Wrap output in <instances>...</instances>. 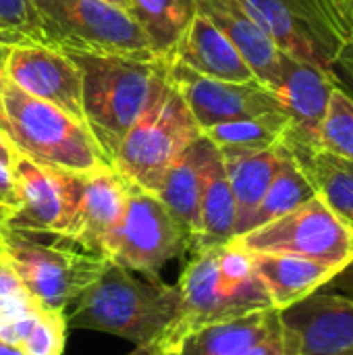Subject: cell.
Here are the masks:
<instances>
[{"instance_id": "cell-5", "label": "cell", "mask_w": 353, "mask_h": 355, "mask_svg": "<svg viewBox=\"0 0 353 355\" xmlns=\"http://www.w3.org/2000/svg\"><path fill=\"white\" fill-rule=\"evenodd\" d=\"M42 42L58 50L156 58L131 15L104 0H29Z\"/></svg>"}, {"instance_id": "cell-3", "label": "cell", "mask_w": 353, "mask_h": 355, "mask_svg": "<svg viewBox=\"0 0 353 355\" xmlns=\"http://www.w3.org/2000/svg\"><path fill=\"white\" fill-rule=\"evenodd\" d=\"M177 289L181 293V312L164 337L273 308L254 270L252 254L235 239L196 252Z\"/></svg>"}, {"instance_id": "cell-4", "label": "cell", "mask_w": 353, "mask_h": 355, "mask_svg": "<svg viewBox=\"0 0 353 355\" xmlns=\"http://www.w3.org/2000/svg\"><path fill=\"white\" fill-rule=\"evenodd\" d=\"M0 133L17 154L44 166L77 175L110 166L85 123L25 94L6 77L0 89Z\"/></svg>"}, {"instance_id": "cell-8", "label": "cell", "mask_w": 353, "mask_h": 355, "mask_svg": "<svg viewBox=\"0 0 353 355\" xmlns=\"http://www.w3.org/2000/svg\"><path fill=\"white\" fill-rule=\"evenodd\" d=\"M202 129L191 116L179 92L169 89L133 125L117 148L110 166L131 185L156 193L177 156L198 137Z\"/></svg>"}, {"instance_id": "cell-19", "label": "cell", "mask_w": 353, "mask_h": 355, "mask_svg": "<svg viewBox=\"0 0 353 355\" xmlns=\"http://www.w3.org/2000/svg\"><path fill=\"white\" fill-rule=\"evenodd\" d=\"M166 62H181L191 71L233 83L258 81L241 52L206 17L196 15Z\"/></svg>"}, {"instance_id": "cell-22", "label": "cell", "mask_w": 353, "mask_h": 355, "mask_svg": "<svg viewBox=\"0 0 353 355\" xmlns=\"http://www.w3.org/2000/svg\"><path fill=\"white\" fill-rule=\"evenodd\" d=\"M298 162L314 193L353 233V162L314 146L281 139Z\"/></svg>"}, {"instance_id": "cell-41", "label": "cell", "mask_w": 353, "mask_h": 355, "mask_svg": "<svg viewBox=\"0 0 353 355\" xmlns=\"http://www.w3.org/2000/svg\"><path fill=\"white\" fill-rule=\"evenodd\" d=\"M0 42H4V40H2V33H0Z\"/></svg>"}, {"instance_id": "cell-9", "label": "cell", "mask_w": 353, "mask_h": 355, "mask_svg": "<svg viewBox=\"0 0 353 355\" xmlns=\"http://www.w3.org/2000/svg\"><path fill=\"white\" fill-rule=\"evenodd\" d=\"M235 241L252 254H293L337 272L353 260V233L318 196Z\"/></svg>"}, {"instance_id": "cell-29", "label": "cell", "mask_w": 353, "mask_h": 355, "mask_svg": "<svg viewBox=\"0 0 353 355\" xmlns=\"http://www.w3.org/2000/svg\"><path fill=\"white\" fill-rule=\"evenodd\" d=\"M67 329V314L62 310L37 308L19 349L23 355H62Z\"/></svg>"}, {"instance_id": "cell-25", "label": "cell", "mask_w": 353, "mask_h": 355, "mask_svg": "<svg viewBox=\"0 0 353 355\" xmlns=\"http://www.w3.org/2000/svg\"><path fill=\"white\" fill-rule=\"evenodd\" d=\"M127 12L144 31L156 58L166 60L198 15L196 0H129Z\"/></svg>"}, {"instance_id": "cell-13", "label": "cell", "mask_w": 353, "mask_h": 355, "mask_svg": "<svg viewBox=\"0 0 353 355\" xmlns=\"http://www.w3.org/2000/svg\"><path fill=\"white\" fill-rule=\"evenodd\" d=\"M285 355H353V302L318 289L277 310Z\"/></svg>"}, {"instance_id": "cell-24", "label": "cell", "mask_w": 353, "mask_h": 355, "mask_svg": "<svg viewBox=\"0 0 353 355\" xmlns=\"http://www.w3.org/2000/svg\"><path fill=\"white\" fill-rule=\"evenodd\" d=\"M235 200V239L248 233L250 223L281 164V144L239 156H223Z\"/></svg>"}, {"instance_id": "cell-7", "label": "cell", "mask_w": 353, "mask_h": 355, "mask_svg": "<svg viewBox=\"0 0 353 355\" xmlns=\"http://www.w3.org/2000/svg\"><path fill=\"white\" fill-rule=\"evenodd\" d=\"M275 46L327 73L353 35L350 0H246Z\"/></svg>"}, {"instance_id": "cell-38", "label": "cell", "mask_w": 353, "mask_h": 355, "mask_svg": "<svg viewBox=\"0 0 353 355\" xmlns=\"http://www.w3.org/2000/svg\"><path fill=\"white\" fill-rule=\"evenodd\" d=\"M125 355H154V352H152V347H141V345H137L133 352H129V354Z\"/></svg>"}, {"instance_id": "cell-21", "label": "cell", "mask_w": 353, "mask_h": 355, "mask_svg": "<svg viewBox=\"0 0 353 355\" xmlns=\"http://www.w3.org/2000/svg\"><path fill=\"white\" fill-rule=\"evenodd\" d=\"M252 254V252H250ZM254 270L275 310L289 308L322 289L335 275L331 266L293 254H252Z\"/></svg>"}, {"instance_id": "cell-39", "label": "cell", "mask_w": 353, "mask_h": 355, "mask_svg": "<svg viewBox=\"0 0 353 355\" xmlns=\"http://www.w3.org/2000/svg\"><path fill=\"white\" fill-rule=\"evenodd\" d=\"M104 2H108V4H112V6H119V8L127 10V2H129V0H104Z\"/></svg>"}, {"instance_id": "cell-2", "label": "cell", "mask_w": 353, "mask_h": 355, "mask_svg": "<svg viewBox=\"0 0 353 355\" xmlns=\"http://www.w3.org/2000/svg\"><path fill=\"white\" fill-rule=\"evenodd\" d=\"M179 312L177 285H166L158 277L141 281L131 270L108 262L98 281L73 302L67 327L112 333L135 345L154 347L175 324Z\"/></svg>"}, {"instance_id": "cell-1", "label": "cell", "mask_w": 353, "mask_h": 355, "mask_svg": "<svg viewBox=\"0 0 353 355\" xmlns=\"http://www.w3.org/2000/svg\"><path fill=\"white\" fill-rule=\"evenodd\" d=\"M64 52L81 71L85 125L110 162L125 135L169 89V64L160 58Z\"/></svg>"}, {"instance_id": "cell-35", "label": "cell", "mask_w": 353, "mask_h": 355, "mask_svg": "<svg viewBox=\"0 0 353 355\" xmlns=\"http://www.w3.org/2000/svg\"><path fill=\"white\" fill-rule=\"evenodd\" d=\"M243 355H285L283 354V345H281L279 327L270 335H266L258 345H254L250 352H246Z\"/></svg>"}, {"instance_id": "cell-37", "label": "cell", "mask_w": 353, "mask_h": 355, "mask_svg": "<svg viewBox=\"0 0 353 355\" xmlns=\"http://www.w3.org/2000/svg\"><path fill=\"white\" fill-rule=\"evenodd\" d=\"M0 355H23V352L19 347H12V345L0 341Z\"/></svg>"}, {"instance_id": "cell-11", "label": "cell", "mask_w": 353, "mask_h": 355, "mask_svg": "<svg viewBox=\"0 0 353 355\" xmlns=\"http://www.w3.org/2000/svg\"><path fill=\"white\" fill-rule=\"evenodd\" d=\"M12 173L19 210L8 220V227L73 243L83 175L37 164L21 154L15 158Z\"/></svg>"}, {"instance_id": "cell-27", "label": "cell", "mask_w": 353, "mask_h": 355, "mask_svg": "<svg viewBox=\"0 0 353 355\" xmlns=\"http://www.w3.org/2000/svg\"><path fill=\"white\" fill-rule=\"evenodd\" d=\"M314 196H316L314 187L310 185V181L298 166V162L291 158L287 148L281 144V164H279L248 231L258 229V227L291 212L293 208L302 206L304 202L312 200Z\"/></svg>"}, {"instance_id": "cell-36", "label": "cell", "mask_w": 353, "mask_h": 355, "mask_svg": "<svg viewBox=\"0 0 353 355\" xmlns=\"http://www.w3.org/2000/svg\"><path fill=\"white\" fill-rule=\"evenodd\" d=\"M6 54H8V44L0 42V89H2V83H4V60H6Z\"/></svg>"}, {"instance_id": "cell-14", "label": "cell", "mask_w": 353, "mask_h": 355, "mask_svg": "<svg viewBox=\"0 0 353 355\" xmlns=\"http://www.w3.org/2000/svg\"><path fill=\"white\" fill-rule=\"evenodd\" d=\"M4 77L25 94L85 123L81 71L64 50L37 42L12 44L4 60Z\"/></svg>"}, {"instance_id": "cell-10", "label": "cell", "mask_w": 353, "mask_h": 355, "mask_svg": "<svg viewBox=\"0 0 353 355\" xmlns=\"http://www.w3.org/2000/svg\"><path fill=\"white\" fill-rule=\"evenodd\" d=\"M189 250V235L169 208L141 187L127 183V208L110 262L144 277H158L162 266Z\"/></svg>"}, {"instance_id": "cell-16", "label": "cell", "mask_w": 353, "mask_h": 355, "mask_svg": "<svg viewBox=\"0 0 353 355\" xmlns=\"http://www.w3.org/2000/svg\"><path fill=\"white\" fill-rule=\"evenodd\" d=\"M125 208L127 181L112 166L83 175L73 243L81 245L83 252L92 256L110 260Z\"/></svg>"}, {"instance_id": "cell-31", "label": "cell", "mask_w": 353, "mask_h": 355, "mask_svg": "<svg viewBox=\"0 0 353 355\" xmlns=\"http://www.w3.org/2000/svg\"><path fill=\"white\" fill-rule=\"evenodd\" d=\"M15 158H17V150L0 133V218H4L6 223L19 210V193L12 173Z\"/></svg>"}, {"instance_id": "cell-40", "label": "cell", "mask_w": 353, "mask_h": 355, "mask_svg": "<svg viewBox=\"0 0 353 355\" xmlns=\"http://www.w3.org/2000/svg\"><path fill=\"white\" fill-rule=\"evenodd\" d=\"M4 225H6V220H4V218H0V233H2V229H4Z\"/></svg>"}, {"instance_id": "cell-42", "label": "cell", "mask_w": 353, "mask_h": 355, "mask_svg": "<svg viewBox=\"0 0 353 355\" xmlns=\"http://www.w3.org/2000/svg\"><path fill=\"white\" fill-rule=\"evenodd\" d=\"M350 4H352V6H353V0H350Z\"/></svg>"}, {"instance_id": "cell-26", "label": "cell", "mask_w": 353, "mask_h": 355, "mask_svg": "<svg viewBox=\"0 0 353 355\" xmlns=\"http://www.w3.org/2000/svg\"><path fill=\"white\" fill-rule=\"evenodd\" d=\"M289 125L291 121L287 112H273L256 119L214 125L206 129L204 135L218 148L223 156H239L262 152L281 144Z\"/></svg>"}, {"instance_id": "cell-30", "label": "cell", "mask_w": 353, "mask_h": 355, "mask_svg": "<svg viewBox=\"0 0 353 355\" xmlns=\"http://www.w3.org/2000/svg\"><path fill=\"white\" fill-rule=\"evenodd\" d=\"M0 33L8 46L23 42L44 44L29 0H0Z\"/></svg>"}, {"instance_id": "cell-34", "label": "cell", "mask_w": 353, "mask_h": 355, "mask_svg": "<svg viewBox=\"0 0 353 355\" xmlns=\"http://www.w3.org/2000/svg\"><path fill=\"white\" fill-rule=\"evenodd\" d=\"M322 289L339 293V295H343V297H347V300L353 302V260L347 266H343Z\"/></svg>"}, {"instance_id": "cell-6", "label": "cell", "mask_w": 353, "mask_h": 355, "mask_svg": "<svg viewBox=\"0 0 353 355\" xmlns=\"http://www.w3.org/2000/svg\"><path fill=\"white\" fill-rule=\"evenodd\" d=\"M67 243L62 239L42 243L31 233L10 229L8 223L0 233V252L40 308L64 312L110 262L87 252H75Z\"/></svg>"}, {"instance_id": "cell-15", "label": "cell", "mask_w": 353, "mask_h": 355, "mask_svg": "<svg viewBox=\"0 0 353 355\" xmlns=\"http://www.w3.org/2000/svg\"><path fill=\"white\" fill-rule=\"evenodd\" d=\"M335 85L331 73L281 52L279 75L270 89L291 121L283 139L318 148V129Z\"/></svg>"}, {"instance_id": "cell-23", "label": "cell", "mask_w": 353, "mask_h": 355, "mask_svg": "<svg viewBox=\"0 0 353 355\" xmlns=\"http://www.w3.org/2000/svg\"><path fill=\"white\" fill-rule=\"evenodd\" d=\"M200 218L202 231L196 252L216 248L235 239V200L223 154L210 139L202 162Z\"/></svg>"}, {"instance_id": "cell-12", "label": "cell", "mask_w": 353, "mask_h": 355, "mask_svg": "<svg viewBox=\"0 0 353 355\" xmlns=\"http://www.w3.org/2000/svg\"><path fill=\"white\" fill-rule=\"evenodd\" d=\"M169 64V81L187 104L202 133L214 125L285 112L279 96L260 81L233 83L204 77L181 62Z\"/></svg>"}, {"instance_id": "cell-28", "label": "cell", "mask_w": 353, "mask_h": 355, "mask_svg": "<svg viewBox=\"0 0 353 355\" xmlns=\"http://www.w3.org/2000/svg\"><path fill=\"white\" fill-rule=\"evenodd\" d=\"M318 148L353 162V98L339 85L331 92L318 129Z\"/></svg>"}, {"instance_id": "cell-17", "label": "cell", "mask_w": 353, "mask_h": 355, "mask_svg": "<svg viewBox=\"0 0 353 355\" xmlns=\"http://www.w3.org/2000/svg\"><path fill=\"white\" fill-rule=\"evenodd\" d=\"M279 327L277 310H260L233 320L204 324L162 337L154 355H243Z\"/></svg>"}, {"instance_id": "cell-33", "label": "cell", "mask_w": 353, "mask_h": 355, "mask_svg": "<svg viewBox=\"0 0 353 355\" xmlns=\"http://www.w3.org/2000/svg\"><path fill=\"white\" fill-rule=\"evenodd\" d=\"M331 75H333L335 83L353 98V35L339 50V54L331 67Z\"/></svg>"}, {"instance_id": "cell-32", "label": "cell", "mask_w": 353, "mask_h": 355, "mask_svg": "<svg viewBox=\"0 0 353 355\" xmlns=\"http://www.w3.org/2000/svg\"><path fill=\"white\" fill-rule=\"evenodd\" d=\"M19 300H31V297L25 291L21 279L17 277L15 268L10 266V262L0 252V304L19 302Z\"/></svg>"}, {"instance_id": "cell-18", "label": "cell", "mask_w": 353, "mask_h": 355, "mask_svg": "<svg viewBox=\"0 0 353 355\" xmlns=\"http://www.w3.org/2000/svg\"><path fill=\"white\" fill-rule=\"evenodd\" d=\"M196 10L231 40L256 79L273 87L279 75L281 50L262 29L250 4L246 0H196Z\"/></svg>"}, {"instance_id": "cell-20", "label": "cell", "mask_w": 353, "mask_h": 355, "mask_svg": "<svg viewBox=\"0 0 353 355\" xmlns=\"http://www.w3.org/2000/svg\"><path fill=\"white\" fill-rule=\"evenodd\" d=\"M208 148V137L202 133L191 141L166 171L156 198L169 208V212L181 223L189 235V250L196 252L202 218H200V198H202V162Z\"/></svg>"}]
</instances>
